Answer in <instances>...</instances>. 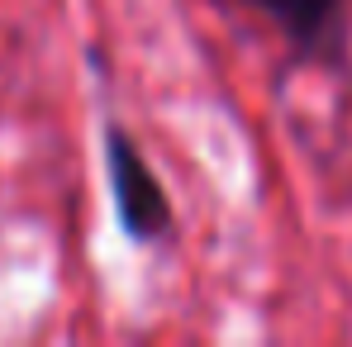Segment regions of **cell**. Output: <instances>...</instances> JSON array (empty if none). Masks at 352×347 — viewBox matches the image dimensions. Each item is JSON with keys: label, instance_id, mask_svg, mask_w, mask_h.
Instances as JSON below:
<instances>
[{"label": "cell", "instance_id": "obj_2", "mask_svg": "<svg viewBox=\"0 0 352 347\" xmlns=\"http://www.w3.org/2000/svg\"><path fill=\"white\" fill-rule=\"evenodd\" d=\"M243 5H252L262 19H272L300 58L333 48L338 29H343V10H348V0H243Z\"/></svg>", "mask_w": 352, "mask_h": 347}, {"label": "cell", "instance_id": "obj_1", "mask_svg": "<svg viewBox=\"0 0 352 347\" xmlns=\"http://www.w3.org/2000/svg\"><path fill=\"white\" fill-rule=\"evenodd\" d=\"M105 172H110L115 214L129 233V243H157L172 233V200H167L157 172L143 162L138 143L119 124H105Z\"/></svg>", "mask_w": 352, "mask_h": 347}]
</instances>
